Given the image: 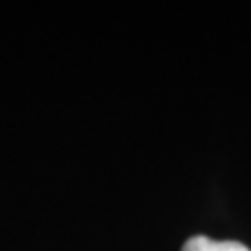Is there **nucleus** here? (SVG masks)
Wrapping results in <instances>:
<instances>
[{
  "label": "nucleus",
  "mask_w": 251,
  "mask_h": 251,
  "mask_svg": "<svg viewBox=\"0 0 251 251\" xmlns=\"http://www.w3.org/2000/svg\"><path fill=\"white\" fill-rule=\"evenodd\" d=\"M181 251H251L242 242H233V240H209V237H191Z\"/></svg>",
  "instance_id": "nucleus-1"
}]
</instances>
